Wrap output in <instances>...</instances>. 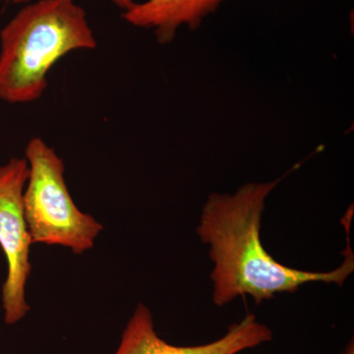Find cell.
<instances>
[{
  "label": "cell",
  "instance_id": "6da1fadb",
  "mask_svg": "<svg viewBox=\"0 0 354 354\" xmlns=\"http://www.w3.org/2000/svg\"><path fill=\"white\" fill-rule=\"evenodd\" d=\"M283 177L268 183L244 184L234 193H213L203 206L198 236L209 247L213 263L212 299L218 307L250 297L256 304L281 293H295L311 283L342 286L354 272L351 245V215L342 218L346 232L342 264L328 272L304 271L283 265L261 241L266 201Z\"/></svg>",
  "mask_w": 354,
  "mask_h": 354
},
{
  "label": "cell",
  "instance_id": "7a4b0ae2",
  "mask_svg": "<svg viewBox=\"0 0 354 354\" xmlns=\"http://www.w3.org/2000/svg\"><path fill=\"white\" fill-rule=\"evenodd\" d=\"M95 48L87 13L75 0L25 4L0 31V100L11 104L38 101L58 60Z\"/></svg>",
  "mask_w": 354,
  "mask_h": 354
},
{
  "label": "cell",
  "instance_id": "3957f363",
  "mask_svg": "<svg viewBox=\"0 0 354 354\" xmlns=\"http://www.w3.org/2000/svg\"><path fill=\"white\" fill-rule=\"evenodd\" d=\"M24 158L29 176L23 208L32 243L64 247L76 255L91 250L104 227L73 201L62 158L39 137L28 142Z\"/></svg>",
  "mask_w": 354,
  "mask_h": 354
},
{
  "label": "cell",
  "instance_id": "277c9868",
  "mask_svg": "<svg viewBox=\"0 0 354 354\" xmlns=\"http://www.w3.org/2000/svg\"><path fill=\"white\" fill-rule=\"evenodd\" d=\"M29 176L25 158H12L0 165V247L7 274L1 288L4 322L15 325L29 313L26 286L31 274V235L26 223L23 194Z\"/></svg>",
  "mask_w": 354,
  "mask_h": 354
},
{
  "label": "cell",
  "instance_id": "5b68a950",
  "mask_svg": "<svg viewBox=\"0 0 354 354\" xmlns=\"http://www.w3.org/2000/svg\"><path fill=\"white\" fill-rule=\"evenodd\" d=\"M272 330L267 325L258 321L254 314H247L239 322L232 324L216 341L199 346H174L158 337L150 308L138 304L113 354H239L272 341Z\"/></svg>",
  "mask_w": 354,
  "mask_h": 354
},
{
  "label": "cell",
  "instance_id": "8992f818",
  "mask_svg": "<svg viewBox=\"0 0 354 354\" xmlns=\"http://www.w3.org/2000/svg\"><path fill=\"white\" fill-rule=\"evenodd\" d=\"M225 0H146L136 2L123 19L141 29L152 30L158 43H171L183 26L197 29Z\"/></svg>",
  "mask_w": 354,
  "mask_h": 354
},
{
  "label": "cell",
  "instance_id": "52a82bcc",
  "mask_svg": "<svg viewBox=\"0 0 354 354\" xmlns=\"http://www.w3.org/2000/svg\"><path fill=\"white\" fill-rule=\"evenodd\" d=\"M6 1L13 4H27L31 2L32 0H6ZM109 1L118 6V8L122 9L123 11L128 10V9L131 8L136 3L135 0H109Z\"/></svg>",
  "mask_w": 354,
  "mask_h": 354
},
{
  "label": "cell",
  "instance_id": "ba28073f",
  "mask_svg": "<svg viewBox=\"0 0 354 354\" xmlns=\"http://www.w3.org/2000/svg\"><path fill=\"white\" fill-rule=\"evenodd\" d=\"M342 354H354V344L353 341L349 342L348 346H346V349H344V353Z\"/></svg>",
  "mask_w": 354,
  "mask_h": 354
}]
</instances>
